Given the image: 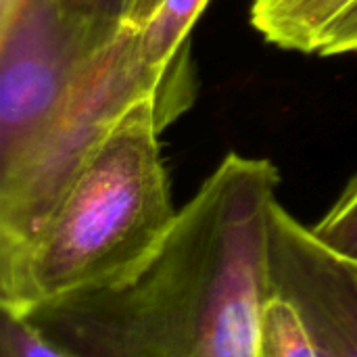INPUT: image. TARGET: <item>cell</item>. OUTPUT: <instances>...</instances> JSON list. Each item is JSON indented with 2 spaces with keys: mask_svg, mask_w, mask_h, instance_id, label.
<instances>
[{
  "mask_svg": "<svg viewBox=\"0 0 357 357\" xmlns=\"http://www.w3.org/2000/svg\"><path fill=\"white\" fill-rule=\"evenodd\" d=\"M312 232L326 249L357 264V176Z\"/></svg>",
  "mask_w": 357,
  "mask_h": 357,
  "instance_id": "cell-9",
  "label": "cell"
},
{
  "mask_svg": "<svg viewBox=\"0 0 357 357\" xmlns=\"http://www.w3.org/2000/svg\"><path fill=\"white\" fill-rule=\"evenodd\" d=\"M0 357H71L50 345L21 314L0 305Z\"/></svg>",
  "mask_w": 357,
  "mask_h": 357,
  "instance_id": "cell-11",
  "label": "cell"
},
{
  "mask_svg": "<svg viewBox=\"0 0 357 357\" xmlns=\"http://www.w3.org/2000/svg\"><path fill=\"white\" fill-rule=\"evenodd\" d=\"M316 52L322 56L357 52V0L322 31Z\"/></svg>",
  "mask_w": 357,
  "mask_h": 357,
  "instance_id": "cell-12",
  "label": "cell"
},
{
  "mask_svg": "<svg viewBox=\"0 0 357 357\" xmlns=\"http://www.w3.org/2000/svg\"><path fill=\"white\" fill-rule=\"evenodd\" d=\"M354 0H253L251 23L272 44L316 52L322 31Z\"/></svg>",
  "mask_w": 357,
  "mask_h": 357,
  "instance_id": "cell-6",
  "label": "cell"
},
{
  "mask_svg": "<svg viewBox=\"0 0 357 357\" xmlns=\"http://www.w3.org/2000/svg\"><path fill=\"white\" fill-rule=\"evenodd\" d=\"M172 121L157 98L117 119L44 228L0 255V305L23 314L109 282L159 249L178 215L159 146Z\"/></svg>",
  "mask_w": 357,
  "mask_h": 357,
  "instance_id": "cell-2",
  "label": "cell"
},
{
  "mask_svg": "<svg viewBox=\"0 0 357 357\" xmlns=\"http://www.w3.org/2000/svg\"><path fill=\"white\" fill-rule=\"evenodd\" d=\"M209 0H163L138 29V50L153 69L169 67L190 46V27Z\"/></svg>",
  "mask_w": 357,
  "mask_h": 357,
  "instance_id": "cell-7",
  "label": "cell"
},
{
  "mask_svg": "<svg viewBox=\"0 0 357 357\" xmlns=\"http://www.w3.org/2000/svg\"><path fill=\"white\" fill-rule=\"evenodd\" d=\"M115 33L56 0H17L0 19V174L42 138L86 63Z\"/></svg>",
  "mask_w": 357,
  "mask_h": 357,
  "instance_id": "cell-4",
  "label": "cell"
},
{
  "mask_svg": "<svg viewBox=\"0 0 357 357\" xmlns=\"http://www.w3.org/2000/svg\"><path fill=\"white\" fill-rule=\"evenodd\" d=\"M138 29L121 25L94 52L42 138L0 174V255L44 228L88 157L134 102L157 98L174 121L195 102L190 46L169 67L153 69L140 56Z\"/></svg>",
  "mask_w": 357,
  "mask_h": 357,
  "instance_id": "cell-3",
  "label": "cell"
},
{
  "mask_svg": "<svg viewBox=\"0 0 357 357\" xmlns=\"http://www.w3.org/2000/svg\"><path fill=\"white\" fill-rule=\"evenodd\" d=\"M255 357H318V351L291 303L268 299L261 316Z\"/></svg>",
  "mask_w": 357,
  "mask_h": 357,
  "instance_id": "cell-8",
  "label": "cell"
},
{
  "mask_svg": "<svg viewBox=\"0 0 357 357\" xmlns=\"http://www.w3.org/2000/svg\"><path fill=\"white\" fill-rule=\"evenodd\" d=\"M65 10L90 23L119 29L121 25L142 27L163 0H56Z\"/></svg>",
  "mask_w": 357,
  "mask_h": 357,
  "instance_id": "cell-10",
  "label": "cell"
},
{
  "mask_svg": "<svg viewBox=\"0 0 357 357\" xmlns=\"http://www.w3.org/2000/svg\"><path fill=\"white\" fill-rule=\"evenodd\" d=\"M270 295L293 305L318 357H357V264L326 249L278 201L270 215Z\"/></svg>",
  "mask_w": 357,
  "mask_h": 357,
  "instance_id": "cell-5",
  "label": "cell"
},
{
  "mask_svg": "<svg viewBox=\"0 0 357 357\" xmlns=\"http://www.w3.org/2000/svg\"><path fill=\"white\" fill-rule=\"evenodd\" d=\"M278 184L272 161L226 155L140 266L21 316L71 357H255Z\"/></svg>",
  "mask_w": 357,
  "mask_h": 357,
  "instance_id": "cell-1",
  "label": "cell"
}]
</instances>
